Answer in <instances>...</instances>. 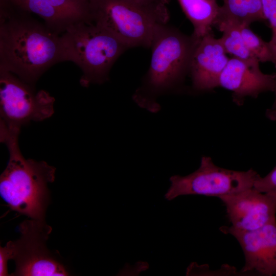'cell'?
I'll list each match as a JSON object with an SVG mask.
<instances>
[{
    "label": "cell",
    "mask_w": 276,
    "mask_h": 276,
    "mask_svg": "<svg viewBox=\"0 0 276 276\" xmlns=\"http://www.w3.org/2000/svg\"><path fill=\"white\" fill-rule=\"evenodd\" d=\"M259 63L235 57L229 58L219 77L218 86L232 91L234 101L236 102L247 96L256 98L263 92H274L276 73H263L260 69Z\"/></svg>",
    "instance_id": "obj_11"
},
{
    "label": "cell",
    "mask_w": 276,
    "mask_h": 276,
    "mask_svg": "<svg viewBox=\"0 0 276 276\" xmlns=\"http://www.w3.org/2000/svg\"><path fill=\"white\" fill-rule=\"evenodd\" d=\"M215 25L249 26L265 20L261 0H222Z\"/></svg>",
    "instance_id": "obj_14"
},
{
    "label": "cell",
    "mask_w": 276,
    "mask_h": 276,
    "mask_svg": "<svg viewBox=\"0 0 276 276\" xmlns=\"http://www.w3.org/2000/svg\"><path fill=\"white\" fill-rule=\"evenodd\" d=\"M13 241L8 242L4 247H0V275H9L7 268L8 261L12 258Z\"/></svg>",
    "instance_id": "obj_20"
},
{
    "label": "cell",
    "mask_w": 276,
    "mask_h": 276,
    "mask_svg": "<svg viewBox=\"0 0 276 276\" xmlns=\"http://www.w3.org/2000/svg\"><path fill=\"white\" fill-rule=\"evenodd\" d=\"M136 2L141 3V4H151L153 3H156L158 2L164 1H169V0H133Z\"/></svg>",
    "instance_id": "obj_21"
},
{
    "label": "cell",
    "mask_w": 276,
    "mask_h": 276,
    "mask_svg": "<svg viewBox=\"0 0 276 276\" xmlns=\"http://www.w3.org/2000/svg\"><path fill=\"white\" fill-rule=\"evenodd\" d=\"M88 1L92 22L129 48L150 47L156 31L169 19V1L147 4L133 0Z\"/></svg>",
    "instance_id": "obj_4"
},
{
    "label": "cell",
    "mask_w": 276,
    "mask_h": 276,
    "mask_svg": "<svg viewBox=\"0 0 276 276\" xmlns=\"http://www.w3.org/2000/svg\"><path fill=\"white\" fill-rule=\"evenodd\" d=\"M20 237L13 241L12 259L15 271L11 275H68L64 266L48 250L46 241L52 228L44 220L27 219L19 226Z\"/></svg>",
    "instance_id": "obj_8"
},
{
    "label": "cell",
    "mask_w": 276,
    "mask_h": 276,
    "mask_svg": "<svg viewBox=\"0 0 276 276\" xmlns=\"http://www.w3.org/2000/svg\"><path fill=\"white\" fill-rule=\"evenodd\" d=\"M224 204L231 226L241 231L258 229L276 220V200L254 187L219 197Z\"/></svg>",
    "instance_id": "obj_9"
},
{
    "label": "cell",
    "mask_w": 276,
    "mask_h": 276,
    "mask_svg": "<svg viewBox=\"0 0 276 276\" xmlns=\"http://www.w3.org/2000/svg\"><path fill=\"white\" fill-rule=\"evenodd\" d=\"M15 7L37 15L52 31L60 35L71 26L91 22L88 0H7Z\"/></svg>",
    "instance_id": "obj_12"
},
{
    "label": "cell",
    "mask_w": 276,
    "mask_h": 276,
    "mask_svg": "<svg viewBox=\"0 0 276 276\" xmlns=\"http://www.w3.org/2000/svg\"><path fill=\"white\" fill-rule=\"evenodd\" d=\"M229 58L219 38L211 33L198 39L191 56L189 73L193 87L207 90L218 86Z\"/></svg>",
    "instance_id": "obj_13"
},
{
    "label": "cell",
    "mask_w": 276,
    "mask_h": 276,
    "mask_svg": "<svg viewBox=\"0 0 276 276\" xmlns=\"http://www.w3.org/2000/svg\"><path fill=\"white\" fill-rule=\"evenodd\" d=\"M240 31L246 47L259 62H271L275 64V58L268 42L255 33L249 26H242Z\"/></svg>",
    "instance_id": "obj_17"
},
{
    "label": "cell",
    "mask_w": 276,
    "mask_h": 276,
    "mask_svg": "<svg viewBox=\"0 0 276 276\" xmlns=\"http://www.w3.org/2000/svg\"><path fill=\"white\" fill-rule=\"evenodd\" d=\"M217 27L222 33L219 39L227 54L241 60L259 61L246 47L240 31L241 27L221 25Z\"/></svg>",
    "instance_id": "obj_16"
},
{
    "label": "cell",
    "mask_w": 276,
    "mask_h": 276,
    "mask_svg": "<svg viewBox=\"0 0 276 276\" xmlns=\"http://www.w3.org/2000/svg\"><path fill=\"white\" fill-rule=\"evenodd\" d=\"M197 40L193 35H186L166 24L158 28L150 46L149 69L133 96L140 106L152 112L159 109L157 97L174 89L189 73Z\"/></svg>",
    "instance_id": "obj_3"
},
{
    "label": "cell",
    "mask_w": 276,
    "mask_h": 276,
    "mask_svg": "<svg viewBox=\"0 0 276 276\" xmlns=\"http://www.w3.org/2000/svg\"><path fill=\"white\" fill-rule=\"evenodd\" d=\"M30 13L1 0L0 70L34 86L50 67L63 62L61 35Z\"/></svg>",
    "instance_id": "obj_1"
},
{
    "label": "cell",
    "mask_w": 276,
    "mask_h": 276,
    "mask_svg": "<svg viewBox=\"0 0 276 276\" xmlns=\"http://www.w3.org/2000/svg\"><path fill=\"white\" fill-rule=\"evenodd\" d=\"M253 187L262 193L270 195L276 200V166L266 176L261 177L259 175Z\"/></svg>",
    "instance_id": "obj_19"
},
{
    "label": "cell",
    "mask_w": 276,
    "mask_h": 276,
    "mask_svg": "<svg viewBox=\"0 0 276 276\" xmlns=\"http://www.w3.org/2000/svg\"><path fill=\"white\" fill-rule=\"evenodd\" d=\"M220 230L232 235L240 244L245 257L242 272L276 275V220L254 231H241L225 226Z\"/></svg>",
    "instance_id": "obj_10"
},
{
    "label": "cell",
    "mask_w": 276,
    "mask_h": 276,
    "mask_svg": "<svg viewBox=\"0 0 276 276\" xmlns=\"http://www.w3.org/2000/svg\"><path fill=\"white\" fill-rule=\"evenodd\" d=\"M20 131L0 123L1 142L9 154L0 176V195L12 210L31 219L44 220L49 201L48 185L55 179L56 168L44 161L24 157L19 146Z\"/></svg>",
    "instance_id": "obj_2"
},
{
    "label": "cell",
    "mask_w": 276,
    "mask_h": 276,
    "mask_svg": "<svg viewBox=\"0 0 276 276\" xmlns=\"http://www.w3.org/2000/svg\"><path fill=\"white\" fill-rule=\"evenodd\" d=\"M259 175L251 169L239 171L219 167L214 164L211 158L203 156L199 167L193 173L170 177V186L165 198L169 201L188 195L219 198L253 187Z\"/></svg>",
    "instance_id": "obj_6"
},
{
    "label": "cell",
    "mask_w": 276,
    "mask_h": 276,
    "mask_svg": "<svg viewBox=\"0 0 276 276\" xmlns=\"http://www.w3.org/2000/svg\"><path fill=\"white\" fill-rule=\"evenodd\" d=\"M55 99L44 90L13 74L0 70L1 122L9 128L20 129L32 121L41 122L54 113Z\"/></svg>",
    "instance_id": "obj_7"
},
{
    "label": "cell",
    "mask_w": 276,
    "mask_h": 276,
    "mask_svg": "<svg viewBox=\"0 0 276 276\" xmlns=\"http://www.w3.org/2000/svg\"><path fill=\"white\" fill-rule=\"evenodd\" d=\"M263 13L265 19L269 24L272 35L268 42L274 55L276 67V0H261ZM276 103V89L274 91Z\"/></svg>",
    "instance_id": "obj_18"
},
{
    "label": "cell",
    "mask_w": 276,
    "mask_h": 276,
    "mask_svg": "<svg viewBox=\"0 0 276 276\" xmlns=\"http://www.w3.org/2000/svg\"><path fill=\"white\" fill-rule=\"evenodd\" d=\"M183 12L193 25V35L199 39L211 33L220 7L217 0H178Z\"/></svg>",
    "instance_id": "obj_15"
},
{
    "label": "cell",
    "mask_w": 276,
    "mask_h": 276,
    "mask_svg": "<svg viewBox=\"0 0 276 276\" xmlns=\"http://www.w3.org/2000/svg\"><path fill=\"white\" fill-rule=\"evenodd\" d=\"M63 61L82 71L80 84H102L118 58L129 48L112 34L92 22L75 24L61 34Z\"/></svg>",
    "instance_id": "obj_5"
}]
</instances>
